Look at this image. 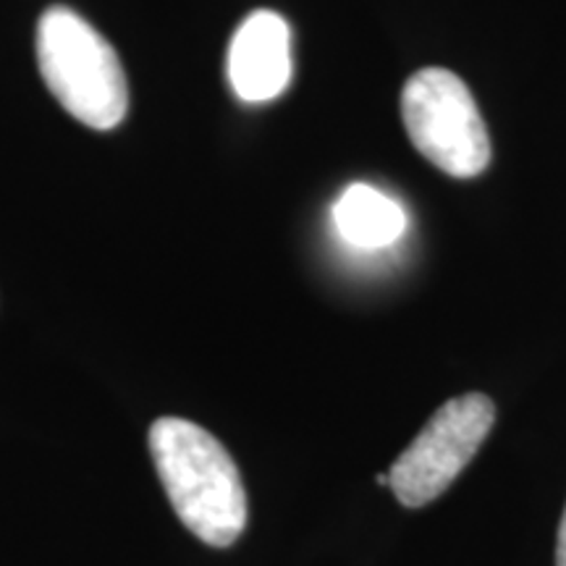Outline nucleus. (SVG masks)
<instances>
[{
	"mask_svg": "<svg viewBox=\"0 0 566 566\" xmlns=\"http://www.w3.org/2000/svg\"><path fill=\"white\" fill-rule=\"evenodd\" d=\"M495 422L493 401L464 394L446 401L388 470V485L409 509L436 501L462 475Z\"/></svg>",
	"mask_w": 566,
	"mask_h": 566,
	"instance_id": "20e7f679",
	"label": "nucleus"
},
{
	"mask_svg": "<svg viewBox=\"0 0 566 566\" xmlns=\"http://www.w3.org/2000/svg\"><path fill=\"white\" fill-rule=\"evenodd\" d=\"M401 118L424 160L454 179H475L491 163V139L475 97L449 69H422L401 90Z\"/></svg>",
	"mask_w": 566,
	"mask_h": 566,
	"instance_id": "7ed1b4c3",
	"label": "nucleus"
},
{
	"mask_svg": "<svg viewBox=\"0 0 566 566\" xmlns=\"http://www.w3.org/2000/svg\"><path fill=\"white\" fill-rule=\"evenodd\" d=\"M150 454L174 512L202 543L226 548L247 527V491L223 443L200 424L160 417Z\"/></svg>",
	"mask_w": 566,
	"mask_h": 566,
	"instance_id": "f257e3e1",
	"label": "nucleus"
},
{
	"mask_svg": "<svg viewBox=\"0 0 566 566\" xmlns=\"http://www.w3.org/2000/svg\"><path fill=\"white\" fill-rule=\"evenodd\" d=\"M292 30L275 11L260 9L233 32L226 74L233 95L244 103L275 101L292 82Z\"/></svg>",
	"mask_w": 566,
	"mask_h": 566,
	"instance_id": "39448f33",
	"label": "nucleus"
},
{
	"mask_svg": "<svg viewBox=\"0 0 566 566\" xmlns=\"http://www.w3.org/2000/svg\"><path fill=\"white\" fill-rule=\"evenodd\" d=\"M556 566H566V509H564L562 525H558V537H556Z\"/></svg>",
	"mask_w": 566,
	"mask_h": 566,
	"instance_id": "0eeeda50",
	"label": "nucleus"
},
{
	"mask_svg": "<svg viewBox=\"0 0 566 566\" xmlns=\"http://www.w3.org/2000/svg\"><path fill=\"white\" fill-rule=\"evenodd\" d=\"M338 237L359 250H384L399 242L407 229V212L394 197L370 184H352L334 205Z\"/></svg>",
	"mask_w": 566,
	"mask_h": 566,
	"instance_id": "423d86ee",
	"label": "nucleus"
},
{
	"mask_svg": "<svg viewBox=\"0 0 566 566\" xmlns=\"http://www.w3.org/2000/svg\"><path fill=\"white\" fill-rule=\"evenodd\" d=\"M38 66L53 97L76 122L108 132L129 111V87L118 53L87 19L51 6L38 24Z\"/></svg>",
	"mask_w": 566,
	"mask_h": 566,
	"instance_id": "f03ea898",
	"label": "nucleus"
}]
</instances>
